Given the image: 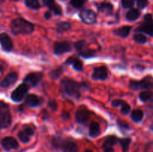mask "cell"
I'll return each mask as SVG.
<instances>
[{
    "mask_svg": "<svg viewBox=\"0 0 153 152\" xmlns=\"http://www.w3.org/2000/svg\"><path fill=\"white\" fill-rule=\"evenodd\" d=\"M81 88L82 84L68 77H65L61 82V92L71 98H79Z\"/></svg>",
    "mask_w": 153,
    "mask_h": 152,
    "instance_id": "obj_1",
    "label": "cell"
},
{
    "mask_svg": "<svg viewBox=\"0 0 153 152\" xmlns=\"http://www.w3.org/2000/svg\"><path fill=\"white\" fill-rule=\"evenodd\" d=\"M10 29L12 34L14 35L17 34H28L34 31V27L32 23L22 18H18L12 21L10 24Z\"/></svg>",
    "mask_w": 153,
    "mask_h": 152,
    "instance_id": "obj_2",
    "label": "cell"
},
{
    "mask_svg": "<svg viewBox=\"0 0 153 152\" xmlns=\"http://www.w3.org/2000/svg\"><path fill=\"white\" fill-rule=\"evenodd\" d=\"M52 144L56 149L62 152H78L79 148L76 143L71 139H65L61 137H55L52 139Z\"/></svg>",
    "mask_w": 153,
    "mask_h": 152,
    "instance_id": "obj_3",
    "label": "cell"
},
{
    "mask_svg": "<svg viewBox=\"0 0 153 152\" xmlns=\"http://www.w3.org/2000/svg\"><path fill=\"white\" fill-rule=\"evenodd\" d=\"M11 124V115L7 104L0 102V130L7 128Z\"/></svg>",
    "mask_w": 153,
    "mask_h": 152,
    "instance_id": "obj_4",
    "label": "cell"
},
{
    "mask_svg": "<svg viewBox=\"0 0 153 152\" xmlns=\"http://www.w3.org/2000/svg\"><path fill=\"white\" fill-rule=\"evenodd\" d=\"M129 87L133 90L153 89V77L151 75H147L138 81L131 80L129 83Z\"/></svg>",
    "mask_w": 153,
    "mask_h": 152,
    "instance_id": "obj_5",
    "label": "cell"
},
{
    "mask_svg": "<svg viewBox=\"0 0 153 152\" xmlns=\"http://www.w3.org/2000/svg\"><path fill=\"white\" fill-rule=\"evenodd\" d=\"M143 22L141 25H139L136 29V31L143 32L149 34L151 37H153V19L152 16L149 13H147L144 16Z\"/></svg>",
    "mask_w": 153,
    "mask_h": 152,
    "instance_id": "obj_6",
    "label": "cell"
},
{
    "mask_svg": "<svg viewBox=\"0 0 153 152\" xmlns=\"http://www.w3.org/2000/svg\"><path fill=\"white\" fill-rule=\"evenodd\" d=\"M28 89H29V86L27 83H22L13 91L11 94V99L14 102H19L23 99Z\"/></svg>",
    "mask_w": 153,
    "mask_h": 152,
    "instance_id": "obj_7",
    "label": "cell"
},
{
    "mask_svg": "<svg viewBox=\"0 0 153 152\" xmlns=\"http://www.w3.org/2000/svg\"><path fill=\"white\" fill-rule=\"evenodd\" d=\"M79 16L82 22L86 24H94L97 21V15H96L95 12L92 10L84 9V10H81Z\"/></svg>",
    "mask_w": 153,
    "mask_h": 152,
    "instance_id": "obj_8",
    "label": "cell"
},
{
    "mask_svg": "<svg viewBox=\"0 0 153 152\" xmlns=\"http://www.w3.org/2000/svg\"><path fill=\"white\" fill-rule=\"evenodd\" d=\"M1 146L6 151H9L10 150H16L19 148L18 142L13 137H4L1 142Z\"/></svg>",
    "mask_w": 153,
    "mask_h": 152,
    "instance_id": "obj_9",
    "label": "cell"
},
{
    "mask_svg": "<svg viewBox=\"0 0 153 152\" xmlns=\"http://www.w3.org/2000/svg\"><path fill=\"white\" fill-rule=\"evenodd\" d=\"M71 45L67 41L64 42H56L54 44V52L55 55H62L64 53L71 51Z\"/></svg>",
    "mask_w": 153,
    "mask_h": 152,
    "instance_id": "obj_10",
    "label": "cell"
},
{
    "mask_svg": "<svg viewBox=\"0 0 153 152\" xmlns=\"http://www.w3.org/2000/svg\"><path fill=\"white\" fill-rule=\"evenodd\" d=\"M108 69L105 66H101L94 69L92 77L94 80H104L108 77Z\"/></svg>",
    "mask_w": 153,
    "mask_h": 152,
    "instance_id": "obj_11",
    "label": "cell"
},
{
    "mask_svg": "<svg viewBox=\"0 0 153 152\" xmlns=\"http://www.w3.org/2000/svg\"><path fill=\"white\" fill-rule=\"evenodd\" d=\"M90 119V112L85 107H80L76 111V119L80 124H86Z\"/></svg>",
    "mask_w": 153,
    "mask_h": 152,
    "instance_id": "obj_12",
    "label": "cell"
},
{
    "mask_svg": "<svg viewBox=\"0 0 153 152\" xmlns=\"http://www.w3.org/2000/svg\"><path fill=\"white\" fill-rule=\"evenodd\" d=\"M43 74L42 72H32L27 75L24 78L25 83H29L31 86H36L43 78Z\"/></svg>",
    "mask_w": 153,
    "mask_h": 152,
    "instance_id": "obj_13",
    "label": "cell"
},
{
    "mask_svg": "<svg viewBox=\"0 0 153 152\" xmlns=\"http://www.w3.org/2000/svg\"><path fill=\"white\" fill-rule=\"evenodd\" d=\"M0 44L1 47L6 52H10L13 49V43L10 37L5 33L0 34Z\"/></svg>",
    "mask_w": 153,
    "mask_h": 152,
    "instance_id": "obj_14",
    "label": "cell"
},
{
    "mask_svg": "<svg viewBox=\"0 0 153 152\" xmlns=\"http://www.w3.org/2000/svg\"><path fill=\"white\" fill-rule=\"evenodd\" d=\"M18 79V74L16 72H11L7 75L1 82L0 86L2 88H6L10 85L13 84Z\"/></svg>",
    "mask_w": 153,
    "mask_h": 152,
    "instance_id": "obj_15",
    "label": "cell"
},
{
    "mask_svg": "<svg viewBox=\"0 0 153 152\" xmlns=\"http://www.w3.org/2000/svg\"><path fill=\"white\" fill-rule=\"evenodd\" d=\"M34 131L31 128H26L18 134V137L23 143H27L30 141V137L34 135Z\"/></svg>",
    "mask_w": 153,
    "mask_h": 152,
    "instance_id": "obj_16",
    "label": "cell"
},
{
    "mask_svg": "<svg viewBox=\"0 0 153 152\" xmlns=\"http://www.w3.org/2000/svg\"><path fill=\"white\" fill-rule=\"evenodd\" d=\"M66 63L67 64H72L73 66V68L76 70V71H82V69H83V64H82V61L80 60L77 59L76 58H69L67 59V61H66Z\"/></svg>",
    "mask_w": 153,
    "mask_h": 152,
    "instance_id": "obj_17",
    "label": "cell"
},
{
    "mask_svg": "<svg viewBox=\"0 0 153 152\" xmlns=\"http://www.w3.org/2000/svg\"><path fill=\"white\" fill-rule=\"evenodd\" d=\"M101 134L100 125L97 122H92L90 125L89 135L91 137H97Z\"/></svg>",
    "mask_w": 153,
    "mask_h": 152,
    "instance_id": "obj_18",
    "label": "cell"
},
{
    "mask_svg": "<svg viewBox=\"0 0 153 152\" xmlns=\"http://www.w3.org/2000/svg\"><path fill=\"white\" fill-rule=\"evenodd\" d=\"M25 104L29 107H37L40 104L38 97L34 94H29L25 98Z\"/></svg>",
    "mask_w": 153,
    "mask_h": 152,
    "instance_id": "obj_19",
    "label": "cell"
},
{
    "mask_svg": "<svg viewBox=\"0 0 153 152\" xmlns=\"http://www.w3.org/2000/svg\"><path fill=\"white\" fill-rule=\"evenodd\" d=\"M131 28H131V26H123L118 28V29L115 30V31H114V33L115 34H117V35L123 37V38H125V37H128V34H130V31H131Z\"/></svg>",
    "mask_w": 153,
    "mask_h": 152,
    "instance_id": "obj_20",
    "label": "cell"
},
{
    "mask_svg": "<svg viewBox=\"0 0 153 152\" xmlns=\"http://www.w3.org/2000/svg\"><path fill=\"white\" fill-rule=\"evenodd\" d=\"M140 16V10L137 9H131L126 13V19L128 21L133 22L138 19Z\"/></svg>",
    "mask_w": 153,
    "mask_h": 152,
    "instance_id": "obj_21",
    "label": "cell"
},
{
    "mask_svg": "<svg viewBox=\"0 0 153 152\" xmlns=\"http://www.w3.org/2000/svg\"><path fill=\"white\" fill-rule=\"evenodd\" d=\"M118 139L115 136H110V137H108L105 139V141L104 142L102 145V148H113L114 145L117 143Z\"/></svg>",
    "mask_w": 153,
    "mask_h": 152,
    "instance_id": "obj_22",
    "label": "cell"
},
{
    "mask_svg": "<svg viewBox=\"0 0 153 152\" xmlns=\"http://www.w3.org/2000/svg\"><path fill=\"white\" fill-rule=\"evenodd\" d=\"M131 117L134 122H140L143 118V113L140 110H134L131 112Z\"/></svg>",
    "mask_w": 153,
    "mask_h": 152,
    "instance_id": "obj_23",
    "label": "cell"
},
{
    "mask_svg": "<svg viewBox=\"0 0 153 152\" xmlns=\"http://www.w3.org/2000/svg\"><path fill=\"white\" fill-rule=\"evenodd\" d=\"M153 97V92L152 91L146 90L143 91V92H140V95H139V98H140V101H143V102H146V101H149Z\"/></svg>",
    "mask_w": 153,
    "mask_h": 152,
    "instance_id": "obj_24",
    "label": "cell"
},
{
    "mask_svg": "<svg viewBox=\"0 0 153 152\" xmlns=\"http://www.w3.org/2000/svg\"><path fill=\"white\" fill-rule=\"evenodd\" d=\"M131 139L130 138H123L119 140L121 146H122L123 152H128L129 149V145L131 144Z\"/></svg>",
    "mask_w": 153,
    "mask_h": 152,
    "instance_id": "obj_25",
    "label": "cell"
},
{
    "mask_svg": "<svg viewBox=\"0 0 153 152\" xmlns=\"http://www.w3.org/2000/svg\"><path fill=\"white\" fill-rule=\"evenodd\" d=\"M100 10L102 13H111L113 10V5L110 3H102L100 6Z\"/></svg>",
    "mask_w": 153,
    "mask_h": 152,
    "instance_id": "obj_26",
    "label": "cell"
},
{
    "mask_svg": "<svg viewBox=\"0 0 153 152\" xmlns=\"http://www.w3.org/2000/svg\"><path fill=\"white\" fill-rule=\"evenodd\" d=\"M27 7L31 9H38L40 7V3L38 0H25Z\"/></svg>",
    "mask_w": 153,
    "mask_h": 152,
    "instance_id": "obj_27",
    "label": "cell"
},
{
    "mask_svg": "<svg viewBox=\"0 0 153 152\" xmlns=\"http://www.w3.org/2000/svg\"><path fill=\"white\" fill-rule=\"evenodd\" d=\"M134 40L137 43H140V44H143V43H146L147 41V38L146 36L143 35L141 34H136L134 35Z\"/></svg>",
    "mask_w": 153,
    "mask_h": 152,
    "instance_id": "obj_28",
    "label": "cell"
},
{
    "mask_svg": "<svg viewBox=\"0 0 153 152\" xmlns=\"http://www.w3.org/2000/svg\"><path fill=\"white\" fill-rule=\"evenodd\" d=\"M58 30H61V31H68L71 28V25L70 23L67 22H61L58 23Z\"/></svg>",
    "mask_w": 153,
    "mask_h": 152,
    "instance_id": "obj_29",
    "label": "cell"
},
{
    "mask_svg": "<svg viewBox=\"0 0 153 152\" xmlns=\"http://www.w3.org/2000/svg\"><path fill=\"white\" fill-rule=\"evenodd\" d=\"M62 73V69H53L49 72V76L52 79H56L61 75Z\"/></svg>",
    "mask_w": 153,
    "mask_h": 152,
    "instance_id": "obj_30",
    "label": "cell"
},
{
    "mask_svg": "<svg viewBox=\"0 0 153 152\" xmlns=\"http://www.w3.org/2000/svg\"><path fill=\"white\" fill-rule=\"evenodd\" d=\"M85 1H86V0H71L70 4H71V5L73 6L74 7L79 8V7L83 6V4H85Z\"/></svg>",
    "mask_w": 153,
    "mask_h": 152,
    "instance_id": "obj_31",
    "label": "cell"
},
{
    "mask_svg": "<svg viewBox=\"0 0 153 152\" xmlns=\"http://www.w3.org/2000/svg\"><path fill=\"white\" fill-rule=\"evenodd\" d=\"M80 55H82V57L85 58H91V57H93L94 55H95V52L93 50H90V49H88V50L85 51H81Z\"/></svg>",
    "mask_w": 153,
    "mask_h": 152,
    "instance_id": "obj_32",
    "label": "cell"
},
{
    "mask_svg": "<svg viewBox=\"0 0 153 152\" xmlns=\"http://www.w3.org/2000/svg\"><path fill=\"white\" fill-rule=\"evenodd\" d=\"M49 9H50L51 10H52V11L54 12V13L56 15H61V13H62V10H61V7H60L59 5H57V4H52V6H50V7H49Z\"/></svg>",
    "mask_w": 153,
    "mask_h": 152,
    "instance_id": "obj_33",
    "label": "cell"
},
{
    "mask_svg": "<svg viewBox=\"0 0 153 152\" xmlns=\"http://www.w3.org/2000/svg\"><path fill=\"white\" fill-rule=\"evenodd\" d=\"M130 110H131V107L130 106L127 104L126 102H124L123 105L121 106V113L124 115H126L129 113Z\"/></svg>",
    "mask_w": 153,
    "mask_h": 152,
    "instance_id": "obj_34",
    "label": "cell"
},
{
    "mask_svg": "<svg viewBox=\"0 0 153 152\" xmlns=\"http://www.w3.org/2000/svg\"><path fill=\"white\" fill-rule=\"evenodd\" d=\"M134 0H122V5L124 8H130L134 5Z\"/></svg>",
    "mask_w": 153,
    "mask_h": 152,
    "instance_id": "obj_35",
    "label": "cell"
},
{
    "mask_svg": "<svg viewBox=\"0 0 153 152\" xmlns=\"http://www.w3.org/2000/svg\"><path fill=\"white\" fill-rule=\"evenodd\" d=\"M137 1V4L138 7L143 9L148 5V1L147 0H136Z\"/></svg>",
    "mask_w": 153,
    "mask_h": 152,
    "instance_id": "obj_36",
    "label": "cell"
},
{
    "mask_svg": "<svg viewBox=\"0 0 153 152\" xmlns=\"http://www.w3.org/2000/svg\"><path fill=\"white\" fill-rule=\"evenodd\" d=\"M85 44V42L84 41V40H80V41H78L76 42V43H75L74 46H75V48H76L77 50H79V52H81V51L82 50V49H83Z\"/></svg>",
    "mask_w": 153,
    "mask_h": 152,
    "instance_id": "obj_37",
    "label": "cell"
},
{
    "mask_svg": "<svg viewBox=\"0 0 153 152\" xmlns=\"http://www.w3.org/2000/svg\"><path fill=\"white\" fill-rule=\"evenodd\" d=\"M125 102L124 101H123V100L121 99H116L114 100V101H112L111 103V105L113 106V107H118V106H122L123 104Z\"/></svg>",
    "mask_w": 153,
    "mask_h": 152,
    "instance_id": "obj_38",
    "label": "cell"
},
{
    "mask_svg": "<svg viewBox=\"0 0 153 152\" xmlns=\"http://www.w3.org/2000/svg\"><path fill=\"white\" fill-rule=\"evenodd\" d=\"M48 104H49V107H50L52 110H56L57 108H58V106H57L56 102H55V101H53V100L49 101Z\"/></svg>",
    "mask_w": 153,
    "mask_h": 152,
    "instance_id": "obj_39",
    "label": "cell"
},
{
    "mask_svg": "<svg viewBox=\"0 0 153 152\" xmlns=\"http://www.w3.org/2000/svg\"><path fill=\"white\" fill-rule=\"evenodd\" d=\"M43 4H45V5L48 6V7H50V6H52V4H55V0H43Z\"/></svg>",
    "mask_w": 153,
    "mask_h": 152,
    "instance_id": "obj_40",
    "label": "cell"
},
{
    "mask_svg": "<svg viewBox=\"0 0 153 152\" xmlns=\"http://www.w3.org/2000/svg\"><path fill=\"white\" fill-rule=\"evenodd\" d=\"M118 124H119V125H120V128H124V129H128V128H129V127H128V125H127V124L122 123V122H120V121L118 122Z\"/></svg>",
    "mask_w": 153,
    "mask_h": 152,
    "instance_id": "obj_41",
    "label": "cell"
},
{
    "mask_svg": "<svg viewBox=\"0 0 153 152\" xmlns=\"http://www.w3.org/2000/svg\"><path fill=\"white\" fill-rule=\"evenodd\" d=\"M62 116H63V118H64V119H68L70 117V114H69L67 112H64V113H63V114H62Z\"/></svg>",
    "mask_w": 153,
    "mask_h": 152,
    "instance_id": "obj_42",
    "label": "cell"
},
{
    "mask_svg": "<svg viewBox=\"0 0 153 152\" xmlns=\"http://www.w3.org/2000/svg\"><path fill=\"white\" fill-rule=\"evenodd\" d=\"M103 150H104V152H114L113 148H105Z\"/></svg>",
    "mask_w": 153,
    "mask_h": 152,
    "instance_id": "obj_43",
    "label": "cell"
},
{
    "mask_svg": "<svg viewBox=\"0 0 153 152\" xmlns=\"http://www.w3.org/2000/svg\"><path fill=\"white\" fill-rule=\"evenodd\" d=\"M51 16H52V14H51L50 12H46V13H45V18H46V19H49L51 18Z\"/></svg>",
    "mask_w": 153,
    "mask_h": 152,
    "instance_id": "obj_44",
    "label": "cell"
},
{
    "mask_svg": "<svg viewBox=\"0 0 153 152\" xmlns=\"http://www.w3.org/2000/svg\"><path fill=\"white\" fill-rule=\"evenodd\" d=\"M149 128H150V130L152 131H153V122L152 123V125H150V127H149Z\"/></svg>",
    "mask_w": 153,
    "mask_h": 152,
    "instance_id": "obj_45",
    "label": "cell"
},
{
    "mask_svg": "<svg viewBox=\"0 0 153 152\" xmlns=\"http://www.w3.org/2000/svg\"><path fill=\"white\" fill-rule=\"evenodd\" d=\"M85 152H93V151L91 150H87Z\"/></svg>",
    "mask_w": 153,
    "mask_h": 152,
    "instance_id": "obj_46",
    "label": "cell"
},
{
    "mask_svg": "<svg viewBox=\"0 0 153 152\" xmlns=\"http://www.w3.org/2000/svg\"><path fill=\"white\" fill-rule=\"evenodd\" d=\"M13 1H18V0H13Z\"/></svg>",
    "mask_w": 153,
    "mask_h": 152,
    "instance_id": "obj_47",
    "label": "cell"
}]
</instances>
